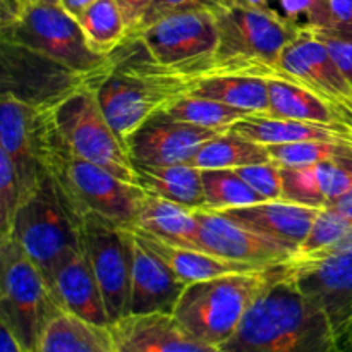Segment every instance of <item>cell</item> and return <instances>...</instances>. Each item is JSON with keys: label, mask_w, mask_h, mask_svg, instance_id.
<instances>
[{"label": "cell", "mask_w": 352, "mask_h": 352, "mask_svg": "<svg viewBox=\"0 0 352 352\" xmlns=\"http://www.w3.org/2000/svg\"><path fill=\"white\" fill-rule=\"evenodd\" d=\"M222 133L157 112L134 133L127 151L134 164H192L203 144Z\"/></svg>", "instance_id": "2e32d148"}, {"label": "cell", "mask_w": 352, "mask_h": 352, "mask_svg": "<svg viewBox=\"0 0 352 352\" xmlns=\"http://www.w3.org/2000/svg\"><path fill=\"white\" fill-rule=\"evenodd\" d=\"M201 179L206 198L205 208H241L267 201L234 168H206L201 170Z\"/></svg>", "instance_id": "d6a6232c"}, {"label": "cell", "mask_w": 352, "mask_h": 352, "mask_svg": "<svg viewBox=\"0 0 352 352\" xmlns=\"http://www.w3.org/2000/svg\"><path fill=\"white\" fill-rule=\"evenodd\" d=\"M0 322L9 327L24 351L36 352L45 327L62 308L43 275L12 237L0 241Z\"/></svg>", "instance_id": "8992f818"}, {"label": "cell", "mask_w": 352, "mask_h": 352, "mask_svg": "<svg viewBox=\"0 0 352 352\" xmlns=\"http://www.w3.org/2000/svg\"><path fill=\"white\" fill-rule=\"evenodd\" d=\"M217 16L219 48L217 58L251 62L278 67L282 52L301 31V24L274 9L234 6Z\"/></svg>", "instance_id": "30bf717a"}, {"label": "cell", "mask_w": 352, "mask_h": 352, "mask_svg": "<svg viewBox=\"0 0 352 352\" xmlns=\"http://www.w3.org/2000/svg\"><path fill=\"white\" fill-rule=\"evenodd\" d=\"M146 60L160 72L182 76L215 57L219 26L213 12L167 16L136 33Z\"/></svg>", "instance_id": "9c48e42d"}, {"label": "cell", "mask_w": 352, "mask_h": 352, "mask_svg": "<svg viewBox=\"0 0 352 352\" xmlns=\"http://www.w3.org/2000/svg\"><path fill=\"white\" fill-rule=\"evenodd\" d=\"M234 6V0H151L146 14L141 19L136 31L157 23L167 16L186 12H213L219 14L220 10ZM134 31V33H136Z\"/></svg>", "instance_id": "8d00e7d4"}, {"label": "cell", "mask_w": 352, "mask_h": 352, "mask_svg": "<svg viewBox=\"0 0 352 352\" xmlns=\"http://www.w3.org/2000/svg\"><path fill=\"white\" fill-rule=\"evenodd\" d=\"M52 112L58 133L74 153L138 186L133 158L103 116L96 98V86H82L55 105Z\"/></svg>", "instance_id": "ba28073f"}, {"label": "cell", "mask_w": 352, "mask_h": 352, "mask_svg": "<svg viewBox=\"0 0 352 352\" xmlns=\"http://www.w3.org/2000/svg\"><path fill=\"white\" fill-rule=\"evenodd\" d=\"M138 186L148 195L179 203L188 208H205L201 168L192 164L146 165L134 164Z\"/></svg>", "instance_id": "4316f807"}, {"label": "cell", "mask_w": 352, "mask_h": 352, "mask_svg": "<svg viewBox=\"0 0 352 352\" xmlns=\"http://www.w3.org/2000/svg\"><path fill=\"white\" fill-rule=\"evenodd\" d=\"M179 96H199L215 100L250 113H265L270 110L268 79L256 76L215 74L196 78L177 85Z\"/></svg>", "instance_id": "484cf974"}, {"label": "cell", "mask_w": 352, "mask_h": 352, "mask_svg": "<svg viewBox=\"0 0 352 352\" xmlns=\"http://www.w3.org/2000/svg\"><path fill=\"white\" fill-rule=\"evenodd\" d=\"M267 162H274L268 146L229 129L203 144L192 160V165L206 170V168H239L244 165L267 164Z\"/></svg>", "instance_id": "f546056e"}, {"label": "cell", "mask_w": 352, "mask_h": 352, "mask_svg": "<svg viewBox=\"0 0 352 352\" xmlns=\"http://www.w3.org/2000/svg\"><path fill=\"white\" fill-rule=\"evenodd\" d=\"M329 208H333L339 215H342L344 219L352 222V189L349 192H346L342 198L337 199V201L333 203L332 206H329Z\"/></svg>", "instance_id": "ee69618b"}, {"label": "cell", "mask_w": 352, "mask_h": 352, "mask_svg": "<svg viewBox=\"0 0 352 352\" xmlns=\"http://www.w3.org/2000/svg\"><path fill=\"white\" fill-rule=\"evenodd\" d=\"M50 291L64 311L96 327H110L102 289L82 248L58 267Z\"/></svg>", "instance_id": "44dd1931"}, {"label": "cell", "mask_w": 352, "mask_h": 352, "mask_svg": "<svg viewBox=\"0 0 352 352\" xmlns=\"http://www.w3.org/2000/svg\"><path fill=\"white\" fill-rule=\"evenodd\" d=\"M3 91L31 107H55L82 86L102 79L78 74L45 55L2 41Z\"/></svg>", "instance_id": "4fadbf2b"}, {"label": "cell", "mask_w": 352, "mask_h": 352, "mask_svg": "<svg viewBox=\"0 0 352 352\" xmlns=\"http://www.w3.org/2000/svg\"><path fill=\"white\" fill-rule=\"evenodd\" d=\"M134 229L146 230L172 244L192 248L199 226L196 210L146 192Z\"/></svg>", "instance_id": "83f0119b"}, {"label": "cell", "mask_w": 352, "mask_h": 352, "mask_svg": "<svg viewBox=\"0 0 352 352\" xmlns=\"http://www.w3.org/2000/svg\"><path fill=\"white\" fill-rule=\"evenodd\" d=\"M282 199L329 208L352 189V158L305 167H282Z\"/></svg>", "instance_id": "7402d4cb"}, {"label": "cell", "mask_w": 352, "mask_h": 352, "mask_svg": "<svg viewBox=\"0 0 352 352\" xmlns=\"http://www.w3.org/2000/svg\"><path fill=\"white\" fill-rule=\"evenodd\" d=\"M302 28L352 38V0H315Z\"/></svg>", "instance_id": "e575fe53"}, {"label": "cell", "mask_w": 352, "mask_h": 352, "mask_svg": "<svg viewBox=\"0 0 352 352\" xmlns=\"http://www.w3.org/2000/svg\"><path fill=\"white\" fill-rule=\"evenodd\" d=\"M268 2L270 0H234V3H237V6L253 7V9H270Z\"/></svg>", "instance_id": "f6af8a7d"}, {"label": "cell", "mask_w": 352, "mask_h": 352, "mask_svg": "<svg viewBox=\"0 0 352 352\" xmlns=\"http://www.w3.org/2000/svg\"><path fill=\"white\" fill-rule=\"evenodd\" d=\"M0 352H26L9 327L0 322Z\"/></svg>", "instance_id": "b9f144b4"}, {"label": "cell", "mask_w": 352, "mask_h": 352, "mask_svg": "<svg viewBox=\"0 0 352 352\" xmlns=\"http://www.w3.org/2000/svg\"><path fill=\"white\" fill-rule=\"evenodd\" d=\"M78 229L112 325L129 315L134 234L98 217H89Z\"/></svg>", "instance_id": "8fae6325"}, {"label": "cell", "mask_w": 352, "mask_h": 352, "mask_svg": "<svg viewBox=\"0 0 352 352\" xmlns=\"http://www.w3.org/2000/svg\"><path fill=\"white\" fill-rule=\"evenodd\" d=\"M280 78L296 82L330 102L352 107V86L330 55L329 48L308 28L285 47L278 60Z\"/></svg>", "instance_id": "9a60e30c"}, {"label": "cell", "mask_w": 352, "mask_h": 352, "mask_svg": "<svg viewBox=\"0 0 352 352\" xmlns=\"http://www.w3.org/2000/svg\"><path fill=\"white\" fill-rule=\"evenodd\" d=\"M268 116L352 129V107L330 102L305 86L274 78L268 79Z\"/></svg>", "instance_id": "603a6c76"}, {"label": "cell", "mask_w": 352, "mask_h": 352, "mask_svg": "<svg viewBox=\"0 0 352 352\" xmlns=\"http://www.w3.org/2000/svg\"><path fill=\"white\" fill-rule=\"evenodd\" d=\"M230 131L239 133L265 146L289 143H308V141H339L352 143V129L349 127H333L308 120L280 119V117L251 113L237 120Z\"/></svg>", "instance_id": "d4e9b609"}, {"label": "cell", "mask_w": 352, "mask_h": 352, "mask_svg": "<svg viewBox=\"0 0 352 352\" xmlns=\"http://www.w3.org/2000/svg\"><path fill=\"white\" fill-rule=\"evenodd\" d=\"M0 150L9 155L16 168L24 201L36 191L45 175L38 157L36 107L7 93H2L0 102Z\"/></svg>", "instance_id": "ac0fdd59"}, {"label": "cell", "mask_w": 352, "mask_h": 352, "mask_svg": "<svg viewBox=\"0 0 352 352\" xmlns=\"http://www.w3.org/2000/svg\"><path fill=\"white\" fill-rule=\"evenodd\" d=\"M346 352H352V349L351 351H346Z\"/></svg>", "instance_id": "c3c4849f"}, {"label": "cell", "mask_w": 352, "mask_h": 352, "mask_svg": "<svg viewBox=\"0 0 352 352\" xmlns=\"http://www.w3.org/2000/svg\"><path fill=\"white\" fill-rule=\"evenodd\" d=\"M23 203L19 179L9 155L0 150V241L12 234L14 217Z\"/></svg>", "instance_id": "d590c367"}, {"label": "cell", "mask_w": 352, "mask_h": 352, "mask_svg": "<svg viewBox=\"0 0 352 352\" xmlns=\"http://www.w3.org/2000/svg\"><path fill=\"white\" fill-rule=\"evenodd\" d=\"M222 352H344L318 301L289 274L272 284L248 309Z\"/></svg>", "instance_id": "7a4b0ae2"}, {"label": "cell", "mask_w": 352, "mask_h": 352, "mask_svg": "<svg viewBox=\"0 0 352 352\" xmlns=\"http://www.w3.org/2000/svg\"><path fill=\"white\" fill-rule=\"evenodd\" d=\"M285 265L294 284L325 309L342 346L352 322V244L298 253Z\"/></svg>", "instance_id": "7c38bea8"}, {"label": "cell", "mask_w": 352, "mask_h": 352, "mask_svg": "<svg viewBox=\"0 0 352 352\" xmlns=\"http://www.w3.org/2000/svg\"><path fill=\"white\" fill-rule=\"evenodd\" d=\"M0 28L2 41L45 55L78 74L102 79L112 71L110 55L89 47L79 21L58 2H24Z\"/></svg>", "instance_id": "277c9868"}, {"label": "cell", "mask_w": 352, "mask_h": 352, "mask_svg": "<svg viewBox=\"0 0 352 352\" xmlns=\"http://www.w3.org/2000/svg\"><path fill=\"white\" fill-rule=\"evenodd\" d=\"M36 352H113L109 327H96L60 311L48 322Z\"/></svg>", "instance_id": "f1b7e54d"}, {"label": "cell", "mask_w": 352, "mask_h": 352, "mask_svg": "<svg viewBox=\"0 0 352 352\" xmlns=\"http://www.w3.org/2000/svg\"><path fill=\"white\" fill-rule=\"evenodd\" d=\"M133 232L148 250H151L160 260H164L184 284H195V282L208 280V278L236 274V272L265 268L251 263H243V261L227 260V258H220L217 254L206 253V251L195 250V248L172 244L168 241L160 239L155 234L146 232V230L133 229Z\"/></svg>", "instance_id": "cb8c5ba5"}, {"label": "cell", "mask_w": 352, "mask_h": 352, "mask_svg": "<svg viewBox=\"0 0 352 352\" xmlns=\"http://www.w3.org/2000/svg\"><path fill=\"white\" fill-rule=\"evenodd\" d=\"M95 2L96 0H58V3H60L71 16H74L76 19Z\"/></svg>", "instance_id": "7bdbcfd3"}, {"label": "cell", "mask_w": 352, "mask_h": 352, "mask_svg": "<svg viewBox=\"0 0 352 352\" xmlns=\"http://www.w3.org/2000/svg\"><path fill=\"white\" fill-rule=\"evenodd\" d=\"M112 71L96 86L103 116L124 144L150 117L175 98L170 86L134 58L112 52Z\"/></svg>", "instance_id": "52a82bcc"}, {"label": "cell", "mask_w": 352, "mask_h": 352, "mask_svg": "<svg viewBox=\"0 0 352 352\" xmlns=\"http://www.w3.org/2000/svg\"><path fill=\"white\" fill-rule=\"evenodd\" d=\"M26 2H58V0H26Z\"/></svg>", "instance_id": "7dc6e473"}, {"label": "cell", "mask_w": 352, "mask_h": 352, "mask_svg": "<svg viewBox=\"0 0 352 352\" xmlns=\"http://www.w3.org/2000/svg\"><path fill=\"white\" fill-rule=\"evenodd\" d=\"M342 349H344V352L352 349V322L349 323V329H347L346 336H344V339H342Z\"/></svg>", "instance_id": "bcb514c9"}, {"label": "cell", "mask_w": 352, "mask_h": 352, "mask_svg": "<svg viewBox=\"0 0 352 352\" xmlns=\"http://www.w3.org/2000/svg\"><path fill=\"white\" fill-rule=\"evenodd\" d=\"M313 33L325 43V47L329 48L330 55L336 60V64L339 65L340 71L344 72V76H346L347 81L352 86V38L316 33V31H313Z\"/></svg>", "instance_id": "f35d334b"}, {"label": "cell", "mask_w": 352, "mask_h": 352, "mask_svg": "<svg viewBox=\"0 0 352 352\" xmlns=\"http://www.w3.org/2000/svg\"><path fill=\"white\" fill-rule=\"evenodd\" d=\"M116 2L119 3L120 10H122V16L126 19L129 34H133L138 30V26H140L143 16L146 14L151 0H116Z\"/></svg>", "instance_id": "ab89813d"}, {"label": "cell", "mask_w": 352, "mask_h": 352, "mask_svg": "<svg viewBox=\"0 0 352 352\" xmlns=\"http://www.w3.org/2000/svg\"><path fill=\"white\" fill-rule=\"evenodd\" d=\"M272 160L280 167H305L322 162H339L352 158V143L339 141H308L268 146Z\"/></svg>", "instance_id": "836d02e7"}, {"label": "cell", "mask_w": 352, "mask_h": 352, "mask_svg": "<svg viewBox=\"0 0 352 352\" xmlns=\"http://www.w3.org/2000/svg\"><path fill=\"white\" fill-rule=\"evenodd\" d=\"M251 188L260 192L267 199H280L284 192L282 184V167L275 162L267 164L244 165V167L234 168Z\"/></svg>", "instance_id": "74e56055"}, {"label": "cell", "mask_w": 352, "mask_h": 352, "mask_svg": "<svg viewBox=\"0 0 352 352\" xmlns=\"http://www.w3.org/2000/svg\"><path fill=\"white\" fill-rule=\"evenodd\" d=\"M234 222L258 234L299 248L305 244L322 208L299 205L287 199H267L241 208L217 210Z\"/></svg>", "instance_id": "ffe728a7"}, {"label": "cell", "mask_w": 352, "mask_h": 352, "mask_svg": "<svg viewBox=\"0 0 352 352\" xmlns=\"http://www.w3.org/2000/svg\"><path fill=\"white\" fill-rule=\"evenodd\" d=\"M285 275L287 265L280 263L188 284L172 315L191 336L220 349L253 302Z\"/></svg>", "instance_id": "3957f363"}, {"label": "cell", "mask_w": 352, "mask_h": 352, "mask_svg": "<svg viewBox=\"0 0 352 352\" xmlns=\"http://www.w3.org/2000/svg\"><path fill=\"white\" fill-rule=\"evenodd\" d=\"M196 217L199 229L195 250L256 267L285 263L299 253L296 246L246 229L217 210L198 208Z\"/></svg>", "instance_id": "5bb4252c"}, {"label": "cell", "mask_w": 352, "mask_h": 352, "mask_svg": "<svg viewBox=\"0 0 352 352\" xmlns=\"http://www.w3.org/2000/svg\"><path fill=\"white\" fill-rule=\"evenodd\" d=\"M52 109L36 107L38 157L69 217L78 227L98 217L133 230L146 192L74 153L58 133Z\"/></svg>", "instance_id": "6da1fadb"}, {"label": "cell", "mask_w": 352, "mask_h": 352, "mask_svg": "<svg viewBox=\"0 0 352 352\" xmlns=\"http://www.w3.org/2000/svg\"><path fill=\"white\" fill-rule=\"evenodd\" d=\"M186 285L164 260L134 236L129 315H172Z\"/></svg>", "instance_id": "d6986e66"}, {"label": "cell", "mask_w": 352, "mask_h": 352, "mask_svg": "<svg viewBox=\"0 0 352 352\" xmlns=\"http://www.w3.org/2000/svg\"><path fill=\"white\" fill-rule=\"evenodd\" d=\"M313 3H315V0H280V7L282 10H284V16L298 24H301L299 17L308 16Z\"/></svg>", "instance_id": "60d3db41"}, {"label": "cell", "mask_w": 352, "mask_h": 352, "mask_svg": "<svg viewBox=\"0 0 352 352\" xmlns=\"http://www.w3.org/2000/svg\"><path fill=\"white\" fill-rule=\"evenodd\" d=\"M10 237L40 270L48 287L58 267L82 248L78 226L58 199L47 172L36 191L21 203Z\"/></svg>", "instance_id": "5b68a950"}, {"label": "cell", "mask_w": 352, "mask_h": 352, "mask_svg": "<svg viewBox=\"0 0 352 352\" xmlns=\"http://www.w3.org/2000/svg\"><path fill=\"white\" fill-rule=\"evenodd\" d=\"M89 47L102 55H110L129 34L126 19L116 0H96L78 17Z\"/></svg>", "instance_id": "4dcf8cb0"}, {"label": "cell", "mask_w": 352, "mask_h": 352, "mask_svg": "<svg viewBox=\"0 0 352 352\" xmlns=\"http://www.w3.org/2000/svg\"><path fill=\"white\" fill-rule=\"evenodd\" d=\"M160 112L172 119L215 131H229L237 120L251 116L246 110L199 96H179L167 103Z\"/></svg>", "instance_id": "1f68e13d"}, {"label": "cell", "mask_w": 352, "mask_h": 352, "mask_svg": "<svg viewBox=\"0 0 352 352\" xmlns=\"http://www.w3.org/2000/svg\"><path fill=\"white\" fill-rule=\"evenodd\" d=\"M113 352H222L188 332L174 315H127L109 327Z\"/></svg>", "instance_id": "e0dca14e"}]
</instances>
